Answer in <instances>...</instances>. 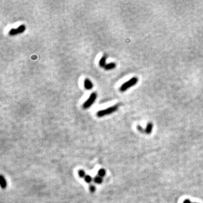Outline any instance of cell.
I'll use <instances>...</instances> for the list:
<instances>
[{"label":"cell","mask_w":203,"mask_h":203,"mask_svg":"<svg viewBox=\"0 0 203 203\" xmlns=\"http://www.w3.org/2000/svg\"><path fill=\"white\" fill-rule=\"evenodd\" d=\"M78 176L80 177V178H85V177L86 176L85 175V172L84 170H80L78 171Z\"/></svg>","instance_id":"cell-13"},{"label":"cell","mask_w":203,"mask_h":203,"mask_svg":"<svg viewBox=\"0 0 203 203\" xmlns=\"http://www.w3.org/2000/svg\"><path fill=\"white\" fill-rule=\"evenodd\" d=\"M84 85L85 89H87V90L92 89L93 88V85L92 82L89 79H88V78H85L84 80Z\"/></svg>","instance_id":"cell-5"},{"label":"cell","mask_w":203,"mask_h":203,"mask_svg":"<svg viewBox=\"0 0 203 203\" xmlns=\"http://www.w3.org/2000/svg\"><path fill=\"white\" fill-rule=\"evenodd\" d=\"M26 30V27L24 24H21L17 28H12L9 31V35L15 36L17 34L23 33Z\"/></svg>","instance_id":"cell-4"},{"label":"cell","mask_w":203,"mask_h":203,"mask_svg":"<svg viewBox=\"0 0 203 203\" xmlns=\"http://www.w3.org/2000/svg\"><path fill=\"white\" fill-rule=\"evenodd\" d=\"M137 82H138V78L133 77L130 80H129L128 81L126 82H124L120 86V91L122 92H124L125 91H126L128 88L135 85Z\"/></svg>","instance_id":"cell-2"},{"label":"cell","mask_w":203,"mask_h":203,"mask_svg":"<svg viewBox=\"0 0 203 203\" xmlns=\"http://www.w3.org/2000/svg\"><path fill=\"white\" fill-rule=\"evenodd\" d=\"M84 180L86 183H90L91 182H92V180H93V178H92V177H91L90 176H88V175H86V176L84 178Z\"/></svg>","instance_id":"cell-12"},{"label":"cell","mask_w":203,"mask_h":203,"mask_svg":"<svg viewBox=\"0 0 203 203\" xmlns=\"http://www.w3.org/2000/svg\"><path fill=\"white\" fill-rule=\"evenodd\" d=\"M137 128L138 130H139L140 132H141V133H145V129H144L143 128H142V126H141L140 125H137Z\"/></svg>","instance_id":"cell-14"},{"label":"cell","mask_w":203,"mask_h":203,"mask_svg":"<svg viewBox=\"0 0 203 203\" xmlns=\"http://www.w3.org/2000/svg\"><path fill=\"white\" fill-rule=\"evenodd\" d=\"M116 67V63L114 62H112L110 63H107L104 68L107 71H110V70H113V69H114Z\"/></svg>","instance_id":"cell-8"},{"label":"cell","mask_w":203,"mask_h":203,"mask_svg":"<svg viewBox=\"0 0 203 203\" xmlns=\"http://www.w3.org/2000/svg\"><path fill=\"white\" fill-rule=\"evenodd\" d=\"M97 95L96 92H93L92 94H91L90 96L87 99V101H86L83 104V106H82L83 109H87L92 106L93 104V103L96 101V99H97Z\"/></svg>","instance_id":"cell-3"},{"label":"cell","mask_w":203,"mask_h":203,"mask_svg":"<svg viewBox=\"0 0 203 203\" xmlns=\"http://www.w3.org/2000/svg\"><path fill=\"white\" fill-rule=\"evenodd\" d=\"M0 183H1V187L2 188H5L7 186V182L5 179L3 178V176L1 177V181H0Z\"/></svg>","instance_id":"cell-10"},{"label":"cell","mask_w":203,"mask_h":203,"mask_svg":"<svg viewBox=\"0 0 203 203\" xmlns=\"http://www.w3.org/2000/svg\"><path fill=\"white\" fill-rule=\"evenodd\" d=\"M97 174H98V176L99 177H101V178H103V177H104L105 175H106V170L105 169H100L98 172H97Z\"/></svg>","instance_id":"cell-9"},{"label":"cell","mask_w":203,"mask_h":203,"mask_svg":"<svg viewBox=\"0 0 203 203\" xmlns=\"http://www.w3.org/2000/svg\"><path fill=\"white\" fill-rule=\"evenodd\" d=\"M118 107H119V105H115L111 107L107 108V109L99 111L96 114L98 117H103V116H104L114 113V112H116L118 110Z\"/></svg>","instance_id":"cell-1"},{"label":"cell","mask_w":203,"mask_h":203,"mask_svg":"<svg viewBox=\"0 0 203 203\" xmlns=\"http://www.w3.org/2000/svg\"><path fill=\"white\" fill-rule=\"evenodd\" d=\"M153 128V124L152 122H148L147 124L146 128H145V133L147 134H150L152 132Z\"/></svg>","instance_id":"cell-6"},{"label":"cell","mask_w":203,"mask_h":203,"mask_svg":"<svg viewBox=\"0 0 203 203\" xmlns=\"http://www.w3.org/2000/svg\"><path fill=\"white\" fill-rule=\"evenodd\" d=\"M94 182L97 184H101L103 182V178L99 176H97L93 178Z\"/></svg>","instance_id":"cell-11"},{"label":"cell","mask_w":203,"mask_h":203,"mask_svg":"<svg viewBox=\"0 0 203 203\" xmlns=\"http://www.w3.org/2000/svg\"><path fill=\"white\" fill-rule=\"evenodd\" d=\"M183 203H196V202H191V201H190L189 199H185V200L183 202Z\"/></svg>","instance_id":"cell-16"},{"label":"cell","mask_w":203,"mask_h":203,"mask_svg":"<svg viewBox=\"0 0 203 203\" xmlns=\"http://www.w3.org/2000/svg\"><path fill=\"white\" fill-rule=\"evenodd\" d=\"M96 187H95V185H90L89 186V190H90V191H92V192H95L96 191Z\"/></svg>","instance_id":"cell-15"},{"label":"cell","mask_w":203,"mask_h":203,"mask_svg":"<svg viewBox=\"0 0 203 203\" xmlns=\"http://www.w3.org/2000/svg\"><path fill=\"white\" fill-rule=\"evenodd\" d=\"M107 59V55H103V57L101 58V59L99 60V65L101 67L105 68V67L106 66V64H107V63H106Z\"/></svg>","instance_id":"cell-7"}]
</instances>
